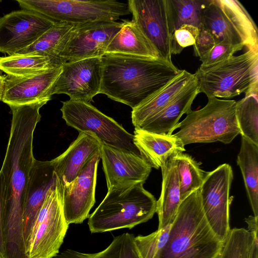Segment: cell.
Returning a JSON list of instances; mask_svg holds the SVG:
<instances>
[{
  "mask_svg": "<svg viewBox=\"0 0 258 258\" xmlns=\"http://www.w3.org/2000/svg\"><path fill=\"white\" fill-rule=\"evenodd\" d=\"M45 98L23 105H9L12 119L5 157L0 170L4 258H27L23 203L29 172L35 160L33 141Z\"/></svg>",
  "mask_w": 258,
  "mask_h": 258,
  "instance_id": "cell-1",
  "label": "cell"
},
{
  "mask_svg": "<svg viewBox=\"0 0 258 258\" xmlns=\"http://www.w3.org/2000/svg\"><path fill=\"white\" fill-rule=\"evenodd\" d=\"M100 93L131 107L138 106L166 86L182 70L172 62L119 54L101 57Z\"/></svg>",
  "mask_w": 258,
  "mask_h": 258,
  "instance_id": "cell-2",
  "label": "cell"
},
{
  "mask_svg": "<svg viewBox=\"0 0 258 258\" xmlns=\"http://www.w3.org/2000/svg\"><path fill=\"white\" fill-rule=\"evenodd\" d=\"M224 242L206 219L198 189L181 202L168 239L154 258H218Z\"/></svg>",
  "mask_w": 258,
  "mask_h": 258,
  "instance_id": "cell-3",
  "label": "cell"
},
{
  "mask_svg": "<svg viewBox=\"0 0 258 258\" xmlns=\"http://www.w3.org/2000/svg\"><path fill=\"white\" fill-rule=\"evenodd\" d=\"M157 200L143 184L113 188L89 216L92 233L132 229L151 219L156 211Z\"/></svg>",
  "mask_w": 258,
  "mask_h": 258,
  "instance_id": "cell-4",
  "label": "cell"
},
{
  "mask_svg": "<svg viewBox=\"0 0 258 258\" xmlns=\"http://www.w3.org/2000/svg\"><path fill=\"white\" fill-rule=\"evenodd\" d=\"M194 74L200 93L208 98L258 94V50L248 49L212 66L200 67Z\"/></svg>",
  "mask_w": 258,
  "mask_h": 258,
  "instance_id": "cell-5",
  "label": "cell"
},
{
  "mask_svg": "<svg viewBox=\"0 0 258 258\" xmlns=\"http://www.w3.org/2000/svg\"><path fill=\"white\" fill-rule=\"evenodd\" d=\"M236 101L209 98L207 104L197 110L190 109L179 122L174 134L185 146L192 143L217 141L227 144L240 134L235 110Z\"/></svg>",
  "mask_w": 258,
  "mask_h": 258,
  "instance_id": "cell-6",
  "label": "cell"
},
{
  "mask_svg": "<svg viewBox=\"0 0 258 258\" xmlns=\"http://www.w3.org/2000/svg\"><path fill=\"white\" fill-rule=\"evenodd\" d=\"M203 27L216 43L245 46L258 50V31L254 21L237 0H208L202 10Z\"/></svg>",
  "mask_w": 258,
  "mask_h": 258,
  "instance_id": "cell-7",
  "label": "cell"
},
{
  "mask_svg": "<svg viewBox=\"0 0 258 258\" xmlns=\"http://www.w3.org/2000/svg\"><path fill=\"white\" fill-rule=\"evenodd\" d=\"M23 10L37 13L55 23L78 25L115 22L131 14L127 2L114 0H17Z\"/></svg>",
  "mask_w": 258,
  "mask_h": 258,
  "instance_id": "cell-8",
  "label": "cell"
},
{
  "mask_svg": "<svg viewBox=\"0 0 258 258\" xmlns=\"http://www.w3.org/2000/svg\"><path fill=\"white\" fill-rule=\"evenodd\" d=\"M62 103V117L68 125L79 132L91 134L102 144L141 155L134 135L90 102L70 99Z\"/></svg>",
  "mask_w": 258,
  "mask_h": 258,
  "instance_id": "cell-9",
  "label": "cell"
},
{
  "mask_svg": "<svg viewBox=\"0 0 258 258\" xmlns=\"http://www.w3.org/2000/svg\"><path fill=\"white\" fill-rule=\"evenodd\" d=\"M68 227L63 212V186L58 178L48 190L36 217L27 258H53L57 255Z\"/></svg>",
  "mask_w": 258,
  "mask_h": 258,
  "instance_id": "cell-10",
  "label": "cell"
},
{
  "mask_svg": "<svg viewBox=\"0 0 258 258\" xmlns=\"http://www.w3.org/2000/svg\"><path fill=\"white\" fill-rule=\"evenodd\" d=\"M233 178L231 166L224 163L207 172L199 188L206 219L213 231L223 242L230 230L229 211L232 199L230 191Z\"/></svg>",
  "mask_w": 258,
  "mask_h": 258,
  "instance_id": "cell-11",
  "label": "cell"
},
{
  "mask_svg": "<svg viewBox=\"0 0 258 258\" xmlns=\"http://www.w3.org/2000/svg\"><path fill=\"white\" fill-rule=\"evenodd\" d=\"M133 20L157 50L160 58L172 62L174 26L168 0H129Z\"/></svg>",
  "mask_w": 258,
  "mask_h": 258,
  "instance_id": "cell-12",
  "label": "cell"
},
{
  "mask_svg": "<svg viewBox=\"0 0 258 258\" xmlns=\"http://www.w3.org/2000/svg\"><path fill=\"white\" fill-rule=\"evenodd\" d=\"M122 23L94 22L75 25L62 41L59 57L63 63L101 57Z\"/></svg>",
  "mask_w": 258,
  "mask_h": 258,
  "instance_id": "cell-13",
  "label": "cell"
},
{
  "mask_svg": "<svg viewBox=\"0 0 258 258\" xmlns=\"http://www.w3.org/2000/svg\"><path fill=\"white\" fill-rule=\"evenodd\" d=\"M101 71L99 57L65 62L46 96L64 94L71 99L90 102L100 93Z\"/></svg>",
  "mask_w": 258,
  "mask_h": 258,
  "instance_id": "cell-14",
  "label": "cell"
},
{
  "mask_svg": "<svg viewBox=\"0 0 258 258\" xmlns=\"http://www.w3.org/2000/svg\"><path fill=\"white\" fill-rule=\"evenodd\" d=\"M56 23L33 11H13L0 17V52L10 55L33 43Z\"/></svg>",
  "mask_w": 258,
  "mask_h": 258,
  "instance_id": "cell-15",
  "label": "cell"
},
{
  "mask_svg": "<svg viewBox=\"0 0 258 258\" xmlns=\"http://www.w3.org/2000/svg\"><path fill=\"white\" fill-rule=\"evenodd\" d=\"M100 158L108 190L144 184L152 167L142 156L102 144Z\"/></svg>",
  "mask_w": 258,
  "mask_h": 258,
  "instance_id": "cell-16",
  "label": "cell"
},
{
  "mask_svg": "<svg viewBox=\"0 0 258 258\" xmlns=\"http://www.w3.org/2000/svg\"><path fill=\"white\" fill-rule=\"evenodd\" d=\"M100 152L87 163L77 176L63 187V208L67 223L81 224L89 217L95 203L97 170Z\"/></svg>",
  "mask_w": 258,
  "mask_h": 258,
  "instance_id": "cell-17",
  "label": "cell"
},
{
  "mask_svg": "<svg viewBox=\"0 0 258 258\" xmlns=\"http://www.w3.org/2000/svg\"><path fill=\"white\" fill-rule=\"evenodd\" d=\"M58 180L52 160H34L29 172L23 203L24 235L27 255L37 214L48 190L56 184Z\"/></svg>",
  "mask_w": 258,
  "mask_h": 258,
  "instance_id": "cell-18",
  "label": "cell"
},
{
  "mask_svg": "<svg viewBox=\"0 0 258 258\" xmlns=\"http://www.w3.org/2000/svg\"><path fill=\"white\" fill-rule=\"evenodd\" d=\"M62 66L28 77L8 75L1 100L9 105H23L51 98L46 93L60 73Z\"/></svg>",
  "mask_w": 258,
  "mask_h": 258,
  "instance_id": "cell-19",
  "label": "cell"
},
{
  "mask_svg": "<svg viewBox=\"0 0 258 258\" xmlns=\"http://www.w3.org/2000/svg\"><path fill=\"white\" fill-rule=\"evenodd\" d=\"M102 145L91 134L79 132L77 139L68 148L52 160L55 171L63 187L69 185L90 159L100 152Z\"/></svg>",
  "mask_w": 258,
  "mask_h": 258,
  "instance_id": "cell-20",
  "label": "cell"
},
{
  "mask_svg": "<svg viewBox=\"0 0 258 258\" xmlns=\"http://www.w3.org/2000/svg\"><path fill=\"white\" fill-rule=\"evenodd\" d=\"M199 93V84L195 76L162 111L138 129L161 135H172L178 128L179 119L191 109V104Z\"/></svg>",
  "mask_w": 258,
  "mask_h": 258,
  "instance_id": "cell-21",
  "label": "cell"
},
{
  "mask_svg": "<svg viewBox=\"0 0 258 258\" xmlns=\"http://www.w3.org/2000/svg\"><path fill=\"white\" fill-rule=\"evenodd\" d=\"M133 135L134 144L140 155L157 169L185 150L181 141L174 134L164 135L135 128Z\"/></svg>",
  "mask_w": 258,
  "mask_h": 258,
  "instance_id": "cell-22",
  "label": "cell"
},
{
  "mask_svg": "<svg viewBox=\"0 0 258 258\" xmlns=\"http://www.w3.org/2000/svg\"><path fill=\"white\" fill-rule=\"evenodd\" d=\"M194 77V74L182 70L166 86L132 109L135 128H139L162 111Z\"/></svg>",
  "mask_w": 258,
  "mask_h": 258,
  "instance_id": "cell-23",
  "label": "cell"
},
{
  "mask_svg": "<svg viewBox=\"0 0 258 258\" xmlns=\"http://www.w3.org/2000/svg\"><path fill=\"white\" fill-rule=\"evenodd\" d=\"M105 53L160 58L154 46L133 21L122 22V27L109 44Z\"/></svg>",
  "mask_w": 258,
  "mask_h": 258,
  "instance_id": "cell-24",
  "label": "cell"
},
{
  "mask_svg": "<svg viewBox=\"0 0 258 258\" xmlns=\"http://www.w3.org/2000/svg\"><path fill=\"white\" fill-rule=\"evenodd\" d=\"M160 168L162 182L160 196L157 201L156 213L159 219L157 229L172 223L182 202L174 157L169 159Z\"/></svg>",
  "mask_w": 258,
  "mask_h": 258,
  "instance_id": "cell-25",
  "label": "cell"
},
{
  "mask_svg": "<svg viewBox=\"0 0 258 258\" xmlns=\"http://www.w3.org/2000/svg\"><path fill=\"white\" fill-rule=\"evenodd\" d=\"M237 163L254 216L258 217V146L242 136Z\"/></svg>",
  "mask_w": 258,
  "mask_h": 258,
  "instance_id": "cell-26",
  "label": "cell"
},
{
  "mask_svg": "<svg viewBox=\"0 0 258 258\" xmlns=\"http://www.w3.org/2000/svg\"><path fill=\"white\" fill-rule=\"evenodd\" d=\"M74 26L66 23H56L33 43L15 54L48 56L58 65L62 66L63 63L59 57L60 46Z\"/></svg>",
  "mask_w": 258,
  "mask_h": 258,
  "instance_id": "cell-27",
  "label": "cell"
},
{
  "mask_svg": "<svg viewBox=\"0 0 258 258\" xmlns=\"http://www.w3.org/2000/svg\"><path fill=\"white\" fill-rule=\"evenodd\" d=\"M61 66L48 56L13 54L0 58V70L9 76L28 77Z\"/></svg>",
  "mask_w": 258,
  "mask_h": 258,
  "instance_id": "cell-28",
  "label": "cell"
},
{
  "mask_svg": "<svg viewBox=\"0 0 258 258\" xmlns=\"http://www.w3.org/2000/svg\"><path fill=\"white\" fill-rule=\"evenodd\" d=\"M135 236L128 232L114 237L104 249L96 253H84L67 249L53 258H142L136 245Z\"/></svg>",
  "mask_w": 258,
  "mask_h": 258,
  "instance_id": "cell-29",
  "label": "cell"
},
{
  "mask_svg": "<svg viewBox=\"0 0 258 258\" xmlns=\"http://www.w3.org/2000/svg\"><path fill=\"white\" fill-rule=\"evenodd\" d=\"M178 174L181 201L201 186L207 172L200 168L191 156L183 153L174 157Z\"/></svg>",
  "mask_w": 258,
  "mask_h": 258,
  "instance_id": "cell-30",
  "label": "cell"
},
{
  "mask_svg": "<svg viewBox=\"0 0 258 258\" xmlns=\"http://www.w3.org/2000/svg\"><path fill=\"white\" fill-rule=\"evenodd\" d=\"M235 114L240 134L258 146V95L252 94L236 101Z\"/></svg>",
  "mask_w": 258,
  "mask_h": 258,
  "instance_id": "cell-31",
  "label": "cell"
},
{
  "mask_svg": "<svg viewBox=\"0 0 258 258\" xmlns=\"http://www.w3.org/2000/svg\"><path fill=\"white\" fill-rule=\"evenodd\" d=\"M208 0H168L174 31L184 24L199 28L202 12Z\"/></svg>",
  "mask_w": 258,
  "mask_h": 258,
  "instance_id": "cell-32",
  "label": "cell"
},
{
  "mask_svg": "<svg viewBox=\"0 0 258 258\" xmlns=\"http://www.w3.org/2000/svg\"><path fill=\"white\" fill-rule=\"evenodd\" d=\"M254 238L244 228L230 229L218 258H249Z\"/></svg>",
  "mask_w": 258,
  "mask_h": 258,
  "instance_id": "cell-33",
  "label": "cell"
},
{
  "mask_svg": "<svg viewBox=\"0 0 258 258\" xmlns=\"http://www.w3.org/2000/svg\"><path fill=\"white\" fill-rule=\"evenodd\" d=\"M171 224L149 235L135 237V243L142 258L155 257L168 239Z\"/></svg>",
  "mask_w": 258,
  "mask_h": 258,
  "instance_id": "cell-34",
  "label": "cell"
},
{
  "mask_svg": "<svg viewBox=\"0 0 258 258\" xmlns=\"http://www.w3.org/2000/svg\"><path fill=\"white\" fill-rule=\"evenodd\" d=\"M199 33V28L184 24L175 30L171 40V53L179 54L187 46L193 45Z\"/></svg>",
  "mask_w": 258,
  "mask_h": 258,
  "instance_id": "cell-35",
  "label": "cell"
},
{
  "mask_svg": "<svg viewBox=\"0 0 258 258\" xmlns=\"http://www.w3.org/2000/svg\"><path fill=\"white\" fill-rule=\"evenodd\" d=\"M243 48L240 45L217 43L208 53L200 57V67L207 68L220 63L233 56Z\"/></svg>",
  "mask_w": 258,
  "mask_h": 258,
  "instance_id": "cell-36",
  "label": "cell"
},
{
  "mask_svg": "<svg viewBox=\"0 0 258 258\" xmlns=\"http://www.w3.org/2000/svg\"><path fill=\"white\" fill-rule=\"evenodd\" d=\"M198 28L199 33L193 45L194 54L201 57L211 50L216 43L213 36L202 24Z\"/></svg>",
  "mask_w": 258,
  "mask_h": 258,
  "instance_id": "cell-37",
  "label": "cell"
},
{
  "mask_svg": "<svg viewBox=\"0 0 258 258\" xmlns=\"http://www.w3.org/2000/svg\"><path fill=\"white\" fill-rule=\"evenodd\" d=\"M245 222L248 225V230L253 235L255 238L258 239V217L249 216L245 219Z\"/></svg>",
  "mask_w": 258,
  "mask_h": 258,
  "instance_id": "cell-38",
  "label": "cell"
},
{
  "mask_svg": "<svg viewBox=\"0 0 258 258\" xmlns=\"http://www.w3.org/2000/svg\"><path fill=\"white\" fill-rule=\"evenodd\" d=\"M3 206L2 200L0 195V258H4V249L3 237V223H2Z\"/></svg>",
  "mask_w": 258,
  "mask_h": 258,
  "instance_id": "cell-39",
  "label": "cell"
},
{
  "mask_svg": "<svg viewBox=\"0 0 258 258\" xmlns=\"http://www.w3.org/2000/svg\"><path fill=\"white\" fill-rule=\"evenodd\" d=\"M249 258H258V239L254 238Z\"/></svg>",
  "mask_w": 258,
  "mask_h": 258,
  "instance_id": "cell-40",
  "label": "cell"
},
{
  "mask_svg": "<svg viewBox=\"0 0 258 258\" xmlns=\"http://www.w3.org/2000/svg\"><path fill=\"white\" fill-rule=\"evenodd\" d=\"M5 77L1 75L0 73V100H2L4 89Z\"/></svg>",
  "mask_w": 258,
  "mask_h": 258,
  "instance_id": "cell-41",
  "label": "cell"
},
{
  "mask_svg": "<svg viewBox=\"0 0 258 258\" xmlns=\"http://www.w3.org/2000/svg\"><path fill=\"white\" fill-rule=\"evenodd\" d=\"M1 58V57H0Z\"/></svg>",
  "mask_w": 258,
  "mask_h": 258,
  "instance_id": "cell-42",
  "label": "cell"
}]
</instances>
